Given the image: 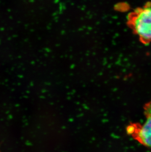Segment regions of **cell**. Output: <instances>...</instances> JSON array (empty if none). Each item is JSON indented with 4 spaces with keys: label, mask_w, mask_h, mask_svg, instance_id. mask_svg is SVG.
I'll return each instance as SVG.
<instances>
[{
    "label": "cell",
    "mask_w": 151,
    "mask_h": 152,
    "mask_svg": "<svg viewBox=\"0 0 151 152\" xmlns=\"http://www.w3.org/2000/svg\"><path fill=\"white\" fill-rule=\"evenodd\" d=\"M130 23L143 43L148 45L151 42V3H147L131 13Z\"/></svg>",
    "instance_id": "cell-1"
},
{
    "label": "cell",
    "mask_w": 151,
    "mask_h": 152,
    "mask_svg": "<svg viewBox=\"0 0 151 152\" xmlns=\"http://www.w3.org/2000/svg\"><path fill=\"white\" fill-rule=\"evenodd\" d=\"M133 134L142 145L151 148V114H147L146 119L142 125L134 126Z\"/></svg>",
    "instance_id": "cell-2"
}]
</instances>
